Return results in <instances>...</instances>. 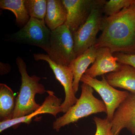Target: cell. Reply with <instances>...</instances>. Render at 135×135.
<instances>
[{
    "mask_svg": "<svg viewBox=\"0 0 135 135\" xmlns=\"http://www.w3.org/2000/svg\"><path fill=\"white\" fill-rule=\"evenodd\" d=\"M97 53V49L95 46H92L80 55L77 57L68 66L73 74V88L75 94L79 89L81 77L90 65L93 64L95 61Z\"/></svg>",
    "mask_w": 135,
    "mask_h": 135,
    "instance_id": "5bb4252c",
    "label": "cell"
},
{
    "mask_svg": "<svg viewBox=\"0 0 135 135\" xmlns=\"http://www.w3.org/2000/svg\"><path fill=\"white\" fill-rule=\"evenodd\" d=\"M81 88V94L76 104L64 115L53 122V129L57 132L64 126L76 122L81 118L94 114L106 113V107L104 103L94 96V89L92 87L83 83Z\"/></svg>",
    "mask_w": 135,
    "mask_h": 135,
    "instance_id": "3957f363",
    "label": "cell"
},
{
    "mask_svg": "<svg viewBox=\"0 0 135 135\" xmlns=\"http://www.w3.org/2000/svg\"><path fill=\"white\" fill-rule=\"evenodd\" d=\"M107 81L113 87L127 90L135 94V68L121 64L120 69L105 74Z\"/></svg>",
    "mask_w": 135,
    "mask_h": 135,
    "instance_id": "4fadbf2b",
    "label": "cell"
},
{
    "mask_svg": "<svg viewBox=\"0 0 135 135\" xmlns=\"http://www.w3.org/2000/svg\"><path fill=\"white\" fill-rule=\"evenodd\" d=\"M102 31L94 45L107 47L112 53L135 54V2L119 12L104 17Z\"/></svg>",
    "mask_w": 135,
    "mask_h": 135,
    "instance_id": "6da1fadb",
    "label": "cell"
},
{
    "mask_svg": "<svg viewBox=\"0 0 135 135\" xmlns=\"http://www.w3.org/2000/svg\"><path fill=\"white\" fill-rule=\"evenodd\" d=\"M46 92L48 95L38 110L24 117L1 122L0 132L2 133L11 127H16L22 123L29 124L32 119L39 114H49L56 118L57 115L61 112L60 106L62 99L56 96L53 91L47 90Z\"/></svg>",
    "mask_w": 135,
    "mask_h": 135,
    "instance_id": "8fae6325",
    "label": "cell"
},
{
    "mask_svg": "<svg viewBox=\"0 0 135 135\" xmlns=\"http://www.w3.org/2000/svg\"><path fill=\"white\" fill-rule=\"evenodd\" d=\"M114 56L118 58L119 63L130 65L135 68V54L118 52L114 53Z\"/></svg>",
    "mask_w": 135,
    "mask_h": 135,
    "instance_id": "44dd1931",
    "label": "cell"
},
{
    "mask_svg": "<svg viewBox=\"0 0 135 135\" xmlns=\"http://www.w3.org/2000/svg\"><path fill=\"white\" fill-rule=\"evenodd\" d=\"M51 31L46 25L45 20L31 17L25 26L11 36L15 42L39 47L47 51L50 43Z\"/></svg>",
    "mask_w": 135,
    "mask_h": 135,
    "instance_id": "8992f818",
    "label": "cell"
},
{
    "mask_svg": "<svg viewBox=\"0 0 135 135\" xmlns=\"http://www.w3.org/2000/svg\"><path fill=\"white\" fill-rule=\"evenodd\" d=\"M16 64L21 74L22 84L19 94L16 98L12 119L24 117L38 110L41 105L36 103L35 95L36 94L42 95L47 91L44 86L39 82L40 77L28 75L26 64L20 57L16 59Z\"/></svg>",
    "mask_w": 135,
    "mask_h": 135,
    "instance_id": "7a4b0ae2",
    "label": "cell"
},
{
    "mask_svg": "<svg viewBox=\"0 0 135 135\" xmlns=\"http://www.w3.org/2000/svg\"><path fill=\"white\" fill-rule=\"evenodd\" d=\"M67 12L61 0H47V13L45 22L52 31L64 24Z\"/></svg>",
    "mask_w": 135,
    "mask_h": 135,
    "instance_id": "9a60e30c",
    "label": "cell"
},
{
    "mask_svg": "<svg viewBox=\"0 0 135 135\" xmlns=\"http://www.w3.org/2000/svg\"><path fill=\"white\" fill-rule=\"evenodd\" d=\"M93 119L97 127L95 135H113L112 132V122L107 118L103 119L97 117H94Z\"/></svg>",
    "mask_w": 135,
    "mask_h": 135,
    "instance_id": "ffe728a7",
    "label": "cell"
},
{
    "mask_svg": "<svg viewBox=\"0 0 135 135\" xmlns=\"http://www.w3.org/2000/svg\"><path fill=\"white\" fill-rule=\"evenodd\" d=\"M25 5L31 17L45 20L47 0H25Z\"/></svg>",
    "mask_w": 135,
    "mask_h": 135,
    "instance_id": "ac0fdd59",
    "label": "cell"
},
{
    "mask_svg": "<svg viewBox=\"0 0 135 135\" xmlns=\"http://www.w3.org/2000/svg\"><path fill=\"white\" fill-rule=\"evenodd\" d=\"M121 66V64L118 62V58L109 48H100L97 49L96 57L93 65L87 69L84 74L96 78L97 76L117 71Z\"/></svg>",
    "mask_w": 135,
    "mask_h": 135,
    "instance_id": "7c38bea8",
    "label": "cell"
},
{
    "mask_svg": "<svg viewBox=\"0 0 135 135\" xmlns=\"http://www.w3.org/2000/svg\"><path fill=\"white\" fill-rule=\"evenodd\" d=\"M36 60H44L47 62L53 71L56 79L62 85L65 93L64 101L61 104V112L65 113L77 103V99L73 88L74 75L72 71L67 66L58 64L53 62L47 55L38 53L33 55Z\"/></svg>",
    "mask_w": 135,
    "mask_h": 135,
    "instance_id": "ba28073f",
    "label": "cell"
},
{
    "mask_svg": "<svg viewBox=\"0 0 135 135\" xmlns=\"http://www.w3.org/2000/svg\"><path fill=\"white\" fill-rule=\"evenodd\" d=\"M100 0H62L67 12L65 24L73 35L86 21Z\"/></svg>",
    "mask_w": 135,
    "mask_h": 135,
    "instance_id": "9c48e42d",
    "label": "cell"
},
{
    "mask_svg": "<svg viewBox=\"0 0 135 135\" xmlns=\"http://www.w3.org/2000/svg\"><path fill=\"white\" fill-rule=\"evenodd\" d=\"M112 123L113 135H119L124 128L135 135V94L129 93L115 111Z\"/></svg>",
    "mask_w": 135,
    "mask_h": 135,
    "instance_id": "30bf717a",
    "label": "cell"
},
{
    "mask_svg": "<svg viewBox=\"0 0 135 135\" xmlns=\"http://www.w3.org/2000/svg\"><path fill=\"white\" fill-rule=\"evenodd\" d=\"M1 74L3 75L8 73L10 71L11 66L9 64L1 62Z\"/></svg>",
    "mask_w": 135,
    "mask_h": 135,
    "instance_id": "7402d4cb",
    "label": "cell"
},
{
    "mask_svg": "<svg viewBox=\"0 0 135 135\" xmlns=\"http://www.w3.org/2000/svg\"><path fill=\"white\" fill-rule=\"evenodd\" d=\"M25 2V0H1L0 8L12 11L16 16L17 24L23 27L31 18L26 8Z\"/></svg>",
    "mask_w": 135,
    "mask_h": 135,
    "instance_id": "e0dca14e",
    "label": "cell"
},
{
    "mask_svg": "<svg viewBox=\"0 0 135 135\" xmlns=\"http://www.w3.org/2000/svg\"><path fill=\"white\" fill-rule=\"evenodd\" d=\"M46 52L53 62L67 66L77 57L73 36L66 25L51 31L50 46Z\"/></svg>",
    "mask_w": 135,
    "mask_h": 135,
    "instance_id": "5b68a950",
    "label": "cell"
},
{
    "mask_svg": "<svg viewBox=\"0 0 135 135\" xmlns=\"http://www.w3.org/2000/svg\"><path fill=\"white\" fill-rule=\"evenodd\" d=\"M106 1L100 0L93 8L86 22L73 35L77 57L95 44L97 34L101 29L103 7Z\"/></svg>",
    "mask_w": 135,
    "mask_h": 135,
    "instance_id": "277c9868",
    "label": "cell"
},
{
    "mask_svg": "<svg viewBox=\"0 0 135 135\" xmlns=\"http://www.w3.org/2000/svg\"><path fill=\"white\" fill-rule=\"evenodd\" d=\"M80 81L92 87L102 98L107 109V119L112 122L116 109L126 99L129 93L115 89L107 81L104 75H102L101 80L84 74Z\"/></svg>",
    "mask_w": 135,
    "mask_h": 135,
    "instance_id": "52a82bcc",
    "label": "cell"
},
{
    "mask_svg": "<svg viewBox=\"0 0 135 135\" xmlns=\"http://www.w3.org/2000/svg\"><path fill=\"white\" fill-rule=\"evenodd\" d=\"M135 0H110L105 2L103 7L105 17L115 15L120 11L132 5Z\"/></svg>",
    "mask_w": 135,
    "mask_h": 135,
    "instance_id": "d6986e66",
    "label": "cell"
},
{
    "mask_svg": "<svg viewBox=\"0 0 135 135\" xmlns=\"http://www.w3.org/2000/svg\"><path fill=\"white\" fill-rule=\"evenodd\" d=\"M16 104V98L11 88L3 83L0 84L1 122L12 119Z\"/></svg>",
    "mask_w": 135,
    "mask_h": 135,
    "instance_id": "2e32d148",
    "label": "cell"
}]
</instances>
